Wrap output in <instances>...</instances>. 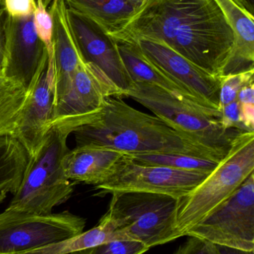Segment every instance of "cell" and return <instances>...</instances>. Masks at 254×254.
<instances>
[{
    "label": "cell",
    "mask_w": 254,
    "mask_h": 254,
    "mask_svg": "<svg viewBox=\"0 0 254 254\" xmlns=\"http://www.w3.org/2000/svg\"><path fill=\"white\" fill-rule=\"evenodd\" d=\"M80 254V252H76V253H73V254Z\"/></svg>",
    "instance_id": "35"
},
{
    "label": "cell",
    "mask_w": 254,
    "mask_h": 254,
    "mask_svg": "<svg viewBox=\"0 0 254 254\" xmlns=\"http://www.w3.org/2000/svg\"><path fill=\"white\" fill-rule=\"evenodd\" d=\"M114 40L124 65L134 83H144L154 85L172 94L180 99L195 105L210 108L192 92L176 83L171 77L149 62L142 55L135 43L128 40Z\"/></svg>",
    "instance_id": "18"
},
{
    "label": "cell",
    "mask_w": 254,
    "mask_h": 254,
    "mask_svg": "<svg viewBox=\"0 0 254 254\" xmlns=\"http://www.w3.org/2000/svg\"><path fill=\"white\" fill-rule=\"evenodd\" d=\"M73 131L53 125L37 153L29 158L17 191L7 208L37 215H48L71 197L73 187L66 177L63 159L69 150L67 137Z\"/></svg>",
    "instance_id": "4"
},
{
    "label": "cell",
    "mask_w": 254,
    "mask_h": 254,
    "mask_svg": "<svg viewBox=\"0 0 254 254\" xmlns=\"http://www.w3.org/2000/svg\"><path fill=\"white\" fill-rule=\"evenodd\" d=\"M111 37L162 42L218 77L234 40L216 0H148L125 28Z\"/></svg>",
    "instance_id": "1"
},
{
    "label": "cell",
    "mask_w": 254,
    "mask_h": 254,
    "mask_svg": "<svg viewBox=\"0 0 254 254\" xmlns=\"http://www.w3.org/2000/svg\"><path fill=\"white\" fill-rule=\"evenodd\" d=\"M7 14L5 9L0 7V68H1L4 57V42H5L6 21Z\"/></svg>",
    "instance_id": "30"
},
{
    "label": "cell",
    "mask_w": 254,
    "mask_h": 254,
    "mask_svg": "<svg viewBox=\"0 0 254 254\" xmlns=\"http://www.w3.org/2000/svg\"><path fill=\"white\" fill-rule=\"evenodd\" d=\"M34 24L36 32L48 51L52 52L53 22L49 10L46 8L44 0H36V9L34 13Z\"/></svg>",
    "instance_id": "26"
},
{
    "label": "cell",
    "mask_w": 254,
    "mask_h": 254,
    "mask_svg": "<svg viewBox=\"0 0 254 254\" xmlns=\"http://www.w3.org/2000/svg\"><path fill=\"white\" fill-rule=\"evenodd\" d=\"M3 3H4V0H0V6L3 7Z\"/></svg>",
    "instance_id": "34"
},
{
    "label": "cell",
    "mask_w": 254,
    "mask_h": 254,
    "mask_svg": "<svg viewBox=\"0 0 254 254\" xmlns=\"http://www.w3.org/2000/svg\"><path fill=\"white\" fill-rule=\"evenodd\" d=\"M143 243L133 240H116L87 249L86 254H143L149 250Z\"/></svg>",
    "instance_id": "27"
},
{
    "label": "cell",
    "mask_w": 254,
    "mask_h": 254,
    "mask_svg": "<svg viewBox=\"0 0 254 254\" xmlns=\"http://www.w3.org/2000/svg\"><path fill=\"white\" fill-rule=\"evenodd\" d=\"M69 8L87 16L107 34L122 31L141 6L129 0H65Z\"/></svg>",
    "instance_id": "19"
},
{
    "label": "cell",
    "mask_w": 254,
    "mask_h": 254,
    "mask_svg": "<svg viewBox=\"0 0 254 254\" xmlns=\"http://www.w3.org/2000/svg\"><path fill=\"white\" fill-rule=\"evenodd\" d=\"M54 95L49 58L42 64L28 89V95L12 136L33 158L52 127Z\"/></svg>",
    "instance_id": "14"
},
{
    "label": "cell",
    "mask_w": 254,
    "mask_h": 254,
    "mask_svg": "<svg viewBox=\"0 0 254 254\" xmlns=\"http://www.w3.org/2000/svg\"><path fill=\"white\" fill-rule=\"evenodd\" d=\"M254 171V132L241 131L216 168L179 198L176 231L180 237L228 201Z\"/></svg>",
    "instance_id": "3"
},
{
    "label": "cell",
    "mask_w": 254,
    "mask_h": 254,
    "mask_svg": "<svg viewBox=\"0 0 254 254\" xmlns=\"http://www.w3.org/2000/svg\"><path fill=\"white\" fill-rule=\"evenodd\" d=\"M125 155L105 148L76 146L67 151L63 159V168L69 180L96 187L114 175Z\"/></svg>",
    "instance_id": "17"
},
{
    "label": "cell",
    "mask_w": 254,
    "mask_h": 254,
    "mask_svg": "<svg viewBox=\"0 0 254 254\" xmlns=\"http://www.w3.org/2000/svg\"><path fill=\"white\" fill-rule=\"evenodd\" d=\"M246 8L254 15V0H240Z\"/></svg>",
    "instance_id": "32"
},
{
    "label": "cell",
    "mask_w": 254,
    "mask_h": 254,
    "mask_svg": "<svg viewBox=\"0 0 254 254\" xmlns=\"http://www.w3.org/2000/svg\"><path fill=\"white\" fill-rule=\"evenodd\" d=\"M111 195L104 216L125 240L139 242L151 249L181 237L175 228L177 198L143 192Z\"/></svg>",
    "instance_id": "6"
},
{
    "label": "cell",
    "mask_w": 254,
    "mask_h": 254,
    "mask_svg": "<svg viewBox=\"0 0 254 254\" xmlns=\"http://www.w3.org/2000/svg\"><path fill=\"white\" fill-rule=\"evenodd\" d=\"M129 1H132V2L138 4V5L142 6L144 3H146L148 0H129Z\"/></svg>",
    "instance_id": "33"
},
{
    "label": "cell",
    "mask_w": 254,
    "mask_h": 254,
    "mask_svg": "<svg viewBox=\"0 0 254 254\" xmlns=\"http://www.w3.org/2000/svg\"><path fill=\"white\" fill-rule=\"evenodd\" d=\"M186 235L209 243L245 251H254V176Z\"/></svg>",
    "instance_id": "8"
},
{
    "label": "cell",
    "mask_w": 254,
    "mask_h": 254,
    "mask_svg": "<svg viewBox=\"0 0 254 254\" xmlns=\"http://www.w3.org/2000/svg\"><path fill=\"white\" fill-rule=\"evenodd\" d=\"M76 146L105 148L125 155L182 154L220 161L225 157L157 116L133 108L120 97H109L98 118L74 131Z\"/></svg>",
    "instance_id": "2"
},
{
    "label": "cell",
    "mask_w": 254,
    "mask_h": 254,
    "mask_svg": "<svg viewBox=\"0 0 254 254\" xmlns=\"http://www.w3.org/2000/svg\"></svg>",
    "instance_id": "36"
},
{
    "label": "cell",
    "mask_w": 254,
    "mask_h": 254,
    "mask_svg": "<svg viewBox=\"0 0 254 254\" xmlns=\"http://www.w3.org/2000/svg\"><path fill=\"white\" fill-rule=\"evenodd\" d=\"M65 0H53L49 11L53 22L52 52L49 61L52 69L54 102L64 93L82 59L69 25Z\"/></svg>",
    "instance_id": "15"
},
{
    "label": "cell",
    "mask_w": 254,
    "mask_h": 254,
    "mask_svg": "<svg viewBox=\"0 0 254 254\" xmlns=\"http://www.w3.org/2000/svg\"><path fill=\"white\" fill-rule=\"evenodd\" d=\"M177 131L225 157L234 137L241 132L226 129L219 110L195 105L154 85L135 83L126 94Z\"/></svg>",
    "instance_id": "5"
},
{
    "label": "cell",
    "mask_w": 254,
    "mask_h": 254,
    "mask_svg": "<svg viewBox=\"0 0 254 254\" xmlns=\"http://www.w3.org/2000/svg\"><path fill=\"white\" fill-rule=\"evenodd\" d=\"M116 240H125L116 231L113 222L104 215L98 225L89 231H83L76 237L56 244L19 254H70L93 249L100 245Z\"/></svg>",
    "instance_id": "21"
},
{
    "label": "cell",
    "mask_w": 254,
    "mask_h": 254,
    "mask_svg": "<svg viewBox=\"0 0 254 254\" xmlns=\"http://www.w3.org/2000/svg\"><path fill=\"white\" fill-rule=\"evenodd\" d=\"M189 237L174 254H216L213 243L198 237Z\"/></svg>",
    "instance_id": "29"
},
{
    "label": "cell",
    "mask_w": 254,
    "mask_h": 254,
    "mask_svg": "<svg viewBox=\"0 0 254 254\" xmlns=\"http://www.w3.org/2000/svg\"><path fill=\"white\" fill-rule=\"evenodd\" d=\"M28 162L29 155L15 137H0V204L17 191Z\"/></svg>",
    "instance_id": "20"
},
{
    "label": "cell",
    "mask_w": 254,
    "mask_h": 254,
    "mask_svg": "<svg viewBox=\"0 0 254 254\" xmlns=\"http://www.w3.org/2000/svg\"><path fill=\"white\" fill-rule=\"evenodd\" d=\"M124 40L135 43L149 62L192 92L207 107L219 110V77L200 68L162 42L142 37Z\"/></svg>",
    "instance_id": "12"
},
{
    "label": "cell",
    "mask_w": 254,
    "mask_h": 254,
    "mask_svg": "<svg viewBox=\"0 0 254 254\" xmlns=\"http://www.w3.org/2000/svg\"><path fill=\"white\" fill-rule=\"evenodd\" d=\"M132 161L143 165L164 166L186 171L210 173L219 161L182 154L145 153L127 155Z\"/></svg>",
    "instance_id": "23"
},
{
    "label": "cell",
    "mask_w": 254,
    "mask_h": 254,
    "mask_svg": "<svg viewBox=\"0 0 254 254\" xmlns=\"http://www.w3.org/2000/svg\"><path fill=\"white\" fill-rule=\"evenodd\" d=\"M254 69L219 77L220 94L219 110L237 100V96L242 88L254 80Z\"/></svg>",
    "instance_id": "24"
},
{
    "label": "cell",
    "mask_w": 254,
    "mask_h": 254,
    "mask_svg": "<svg viewBox=\"0 0 254 254\" xmlns=\"http://www.w3.org/2000/svg\"><path fill=\"white\" fill-rule=\"evenodd\" d=\"M213 246L216 254H254V251L241 250L219 245L213 244Z\"/></svg>",
    "instance_id": "31"
},
{
    "label": "cell",
    "mask_w": 254,
    "mask_h": 254,
    "mask_svg": "<svg viewBox=\"0 0 254 254\" xmlns=\"http://www.w3.org/2000/svg\"><path fill=\"white\" fill-rule=\"evenodd\" d=\"M48 58L46 46L36 32L34 14L21 18L7 15L1 68L3 74L28 89Z\"/></svg>",
    "instance_id": "13"
},
{
    "label": "cell",
    "mask_w": 254,
    "mask_h": 254,
    "mask_svg": "<svg viewBox=\"0 0 254 254\" xmlns=\"http://www.w3.org/2000/svg\"><path fill=\"white\" fill-rule=\"evenodd\" d=\"M67 19L78 49L85 63L99 68L122 92L134 87L114 39L98 24L82 13L67 7Z\"/></svg>",
    "instance_id": "11"
},
{
    "label": "cell",
    "mask_w": 254,
    "mask_h": 254,
    "mask_svg": "<svg viewBox=\"0 0 254 254\" xmlns=\"http://www.w3.org/2000/svg\"><path fill=\"white\" fill-rule=\"evenodd\" d=\"M234 34V45L219 77L254 69V17L240 0H216Z\"/></svg>",
    "instance_id": "16"
},
{
    "label": "cell",
    "mask_w": 254,
    "mask_h": 254,
    "mask_svg": "<svg viewBox=\"0 0 254 254\" xmlns=\"http://www.w3.org/2000/svg\"><path fill=\"white\" fill-rule=\"evenodd\" d=\"M237 101L240 107L242 130L254 132V80L242 88L237 96Z\"/></svg>",
    "instance_id": "25"
},
{
    "label": "cell",
    "mask_w": 254,
    "mask_h": 254,
    "mask_svg": "<svg viewBox=\"0 0 254 254\" xmlns=\"http://www.w3.org/2000/svg\"><path fill=\"white\" fill-rule=\"evenodd\" d=\"M86 220L69 212L37 215L7 208L0 213V254H19L82 234Z\"/></svg>",
    "instance_id": "7"
},
{
    "label": "cell",
    "mask_w": 254,
    "mask_h": 254,
    "mask_svg": "<svg viewBox=\"0 0 254 254\" xmlns=\"http://www.w3.org/2000/svg\"><path fill=\"white\" fill-rule=\"evenodd\" d=\"M3 7L11 17H26L34 14L36 0H4Z\"/></svg>",
    "instance_id": "28"
},
{
    "label": "cell",
    "mask_w": 254,
    "mask_h": 254,
    "mask_svg": "<svg viewBox=\"0 0 254 254\" xmlns=\"http://www.w3.org/2000/svg\"><path fill=\"white\" fill-rule=\"evenodd\" d=\"M28 95V89L6 77L0 68V137L11 135Z\"/></svg>",
    "instance_id": "22"
},
{
    "label": "cell",
    "mask_w": 254,
    "mask_h": 254,
    "mask_svg": "<svg viewBox=\"0 0 254 254\" xmlns=\"http://www.w3.org/2000/svg\"><path fill=\"white\" fill-rule=\"evenodd\" d=\"M209 174L164 166L143 165L125 155L114 175L105 183L95 187V189L98 190V195L143 192L179 199L193 190Z\"/></svg>",
    "instance_id": "10"
},
{
    "label": "cell",
    "mask_w": 254,
    "mask_h": 254,
    "mask_svg": "<svg viewBox=\"0 0 254 254\" xmlns=\"http://www.w3.org/2000/svg\"><path fill=\"white\" fill-rule=\"evenodd\" d=\"M122 96V92L99 68L84 63L55 102L52 126L67 127L74 132L98 118L107 98Z\"/></svg>",
    "instance_id": "9"
}]
</instances>
